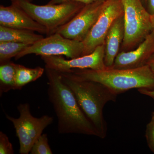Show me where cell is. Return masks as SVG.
Segmentation results:
<instances>
[{
  "instance_id": "cell-22",
  "label": "cell",
  "mask_w": 154,
  "mask_h": 154,
  "mask_svg": "<svg viewBox=\"0 0 154 154\" xmlns=\"http://www.w3.org/2000/svg\"><path fill=\"white\" fill-rule=\"evenodd\" d=\"M138 91L140 94L149 96L154 99V91H150V90L141 88V89H138Z\"/></svg>"
},
{
  "instance_id": "cell-18",
  "label": "cell",
  "mask_w": 154,
  "mask_h": 154,
  "mask_svg": "<svg viewBox=\"0 0 154 154\" xmlns=\"http://www.w3.org/2000/svg\"><path fill=\"white\" fill-rule=\"evenodd\" d=\"M30 154H52L53 152L48 144L46 134H43L34 142L31 150Z\"/></svg>"
},
{
  "instance_id": "cell-25",
  "label": "cell",
  "mask_w": 154,
  "mask_h": 154,
  "mask_svg": "<svg viewBox=\"0 0 154 154\" xmlns=\"http://www.w3.org/2000/svg\"><path fill=\"white\" fill-rule=\"evenodd\" d=\"M149 123L150 125L152 126L154 128V111L152 112L151 114V119L150 122Z\"/></svg>"
},
{
  "instance_id": "cell-3",
  "label": "cell",
  "mask_w": 154,
  "mask_h": 154,
  "mask_svg": "<svg viewBox=\"0 0 154 154\" xmlns=\"http://www.w3.org/2000/svg\"><path fill=\"white\" fill-rule=\"evenodd\" d=\"M64 73L81 79L101 83L118 95L133 89L154 91V73L147 65L133 69H73Z\"/></svg>"
},
{
  "instance_id": "cell-20",
  "label": "cell",
  "mask_w": 154,
  "mask_h": 154,
  "mask_svg": "<svg viewBox=\"0 0 154 154\" xmlns=\"http://www.w3.org/2000/svg\"><path fill=\"white\" fill-rule=\"evenodd\" d=\"M145 137L149 148L154 153V128L149 123L146 127Z\"/></svg>"
},
{
  "instance_id": "cell-17",
  "label": "cell",
  "mask_w": 154,
  "mask_h": 154,
  "mask_svg": "<svg viewBox=\"0 0 154 154\" xmlns=\"http://www.w3.org/2000/svg\"><path fill=\"white\" fill-rule=\"evenodd\" d=\"M30 45L13 42H0V63L8 61L12 57H16L19 53Z\"/></svg>"
},
{
  "instance_id": "cell-2",
  "label": "cell",
  "mask_w": 154,
  "mask_h": 154,
  "mask_svg": "<svg viewBox=\"0 0 154 154\" xmlns=\"http://www.w3.org/2000/svg\"><path fill=\"white\" fill-rule=\"evenodd\" d=\"M60 73L63 81L73 93L83 112L97 130L99 137L105 138L107 127L103 109L108 102H115L118 94L98 82L81 79L66 73Z\"/></svg>"
},
{
  "instance_id": "cell-11",
  "label": "cell",
  "mask_w": 154,
  "mask_h": 154,
  "mask_svg": "<svg viewBox=\"0 0 154 154\" xmlns=\"http://www.w3.org/2000/svg\"><path fill=\"white\" fill-rule=\"evenodd\" d=\"M154 53V29L134 49L119 53L112 68L127 69L143 66Z\"/></svg>"
},
{
  "instance_id": "cell-14",
  "label": "cell",
  "mask_w": 154,
  "mask_h": 154,
  "mask_svg": "<svg viewBox=\"0 0 154 154\" xmlns=\"http://www.w3.org/2000/svg\"><path fill=\"white\" fill-rule=\"evenodd\" d=\"M34 31L7 28L0 25V42L10 41L32 45L44 38Z\"/></svg>"
},
{
  "instance_id": "cell-6",
  "label": "cell",
  "mask_w": 154,
  "mask_h": 154,
  "mask_svg": "<svg viewBox=\"0 0 154 154\" xmlns=\"http://www.w3.org/2000/svg\"><path fill=\"white\" fill-rule=\"evenodd\" d=\"M17 109L20 113L19 118H14L7 114L6 117L14 125L19 140V153L28 154L34 142L54 119L48 115L39 118L34 117L30 113V105L28 103L19 104Z\"/></svg>"
},
{
  "instance_id": "cell-7",
  "label": "cell",
  "mask_w": 154,
  "mask_h": 154,
  "mask_svg": "<svg viewBox=\"0 0 154 154\" xmlns=\"http://www.w3.org/2000/svg\"><path fill=\"white\" fill-rule=\"evenodd\" d=\"M84 46L82 42L72 40L57 33L43 38L30 45L15 57L18 60L28 54L40 56H65L70 59L83 56Z\"/></svg>"
},
{
  "instance_id": "cell-19",
  "label": "cell",
  "mask_w": 154,
  "mask_h": 154,
  "mask_svg": "<svg viewBox=\"0 0 154 154\" xmlns=\"http://www.w3.org/2000/svg\"><path fill=\"white\" fill-rule=\"evenodd\" d=\"M13 145L8 136L2 131L0 132V154H14Z\"/></svg>"
},
{
  "instance_id": "cell-9",
  "label": "cell",
  "mask_w": 154,
  "mask_h": 154,
  "mask_svg": "<svg viewBox=\"0 0 154 154\" xmlns=\"http://www.w3.org/2000/svg\"><path fill=\"white\" fill-rule=\"evenodd\" d=\"M105 44L96 48L94 52L88 55L66 60L62 56H41L45 67L59 72H67L73 69H90L101 70L107 67L104 62Z\"/></svg>"
},
{
  "instance_id": "cell-10",
  "label": "cell",
  "mask_w": 154,
  "mask_h": 154,
  "mask_svg": "<svg viewBox=\"0 0 154 154\" xmlns=\"http://www.w3.org/2000/svg\"><path fill=\"white\" fill-rule=\"evenodd\" d=\"M104 2L85 5L73 18L59 28L56 33L69 39L82 42L99 18Z\"/></svg>"
},
{
  "instance_id": "cell-8",
  "label": "cell",
  "mask_w": 154,
  "mask_h": 154,
  "mask_svg": "<svg viewBox=\"0 0 154 154\" xmlns=\"http://www.w3.org/2000/svg\"><path fill=\"white\" fill-rule=\"evenodd\" d=\"M124 14L121 0H105L98 19L82 42L83 56L94 52L96 48L105 44L111 25L116 19Z\"/></svg>"
},
{
  "instance_id": "cell-27",
  "label": "cell",
  "mask_w": 154,
  "mask_h": 154,
  "mask_svg": "<svg viewBox=\"0 0 154 154\" xmlns=\"http://www.w3.org/2000/svg\"><path fill=\"white\" fill-rule=\"evenodd\" d=\"M147 1V0H142V1L144 3H146Z\"/></svg>"
},
{
  "instance_id": "cell-1",
  "label": "cell",
  "mask_w": 154,
  "mask_h": 154,
  "mask_svg": "<svg viewBox=\"0 0 154 154\" xmlns=\"http://www.w3.org/2000/svg\"><path fill=\"white\" fill-rule=\"evenodd\" d=\"M48 95L58 119L60 134H79L99 137V133L88 119L73 93L63 81L59 72L45 68Z\"/></svg>"
},
{
  "instance_id": "cell-16",
  "label": "cell",
  "mask_w": 154,
  "mask_h": 154,
  "mask_svg": "<svg viewBox=\"0 0 154 154\" xmlns=\"http://www.w3.org/2000/svg\"><path fill=\"white\" fill-rule=\"evenodd\" d=\"M16 90H21L24 86L38 79L44 73L45 69L41 67L29 68L16 64Z\"/></svg>"
},
{
  "instance_id": "cell-24",
  "label": "cell",
  "mask_w": 154,
  "mask_h": 154,
  "mask_svg": "<svg viewBox=\"0 0 154 154\" xmlns=\"http://www.w3.org/2000/svg\"><path fill=\"white\" fill-rule=\"evenodd\" d=\"M146 65H147L152 70V71L154 73V53L147 61Z\"/></svg>"
},
{
  "instance_id": "cell-26",
  "label": "cell",
  "mask_w": 154,
  "mask_h": 154,
  "mask_svg": "<svg viewBox=\"0 0 154 154\" xmlns=\"http://www.w3.org/2000/svg\"><path fill=\"white\" fill-rule=\"evenodd\" d=\"M151 22L153 28L154 29V15H151Z\"/></svg>"
},
{
  "instance_id": "cell-15",
  "label": "cell",
  "mask_w": 154,
  "mask_h": 154,
  "mask_svg": "<svg viewBox=\"0 0 154 154\" xmlns=\"http://www.w3.org/2000/svg\"><path fill=\"white\" fill-rule=\"evenodd\" d=\"M16 64L11 60L1 63L0 95L16 88Z\"/></svg>"
},
{
  "instance_id": "cell-5",
  "label": "cell",
  "mask_w": 154,
  "mask_h": 154,
  "mask_svg": "<svg viewBox=\"0 0 154 154\" xmlns=\"http://www.w3.org/2000/svg\"><path fill=\"white\" fill-rule=\"evenodd\" d=\"M124 9L122 51L134 49L154 30L151 15L142 0H121Z\"/></svg>"
},
{
  "instance_id": "cell-21",
  "label": "cell",
  "mask_w": 154,
  "mask_h": 154,
  "mask_svg": "<svg viewBox=\"0 0 154 154\" xmlns=\"http://www.w3.org/2000/svg\"><path fill=\"white\" fill-rule=\"evenodd\" d=\"M105 1V0H51L48 4L54 5V4H60V3L66 2H75L82 3L86 5L96 2H104Z\"/></svg>"
},
{
  "instance_id": "cell-4",
  "label": "cell",
  "mask_w": 154,
  "mask_h": 154,
  "mask_svg": "<svg viewBox=\"0 0 154 154\" xmlns=\"http://www.w3.org/2000/svg\"><path fill=\"white\" fill-rule=\"evenodd\" d=\"M11 1L12 4L19 7L32 19L44 26L47 30V36L55 33L85 6L82 3L75 2L38 5L29 0Z\"/></svg>"
},
{
  "instance_id": "cell-23",
  "label": "cell",
  "mask_w": 154,
  "mask_h": 154,
  "mask_svg": "<svg viewBox=\"0 0 154 154\" xmlns=\"http://www.w3.org/2000/svg\"><path fill=\"white\" fill-rule=\"evenodd\" d=\"M146 4L148 12L151 16L154 15V0H147Z\"/></svg>"
},
{
  "instance_id": "cell-28",
  "label": "cell",
  "mask_w": 154,
  "mask_h": 154,
  "mask_svg": "<svg viewBox=\"0 0 154 154\" xmlns=\"http://www.w3.org/2000/svg\"><path fill=\"white\" fill-rule=\"evenodd\" d=\"M29 1H30V2H32V0H29Z\"/></svg>"
},
{
  "instance_id": "cell-13",
  "label": "cell",
  "mask_w": 154,
  "mask_h": 154,
  "mask_svg": "<svg viewBox=\"0 0 154 154\" xmlns=\"http://www.w3.org/2000/svg\"><path fill=\"white\" fill-rule=\"evenodd\" d=\"M124 36V17L122 15L114 21L106 36L104 62L107 67H113Z\"/></svg>"
},
{
  "instance_id": "cell-12",
  "label": "cell",
  "mask_w": 154,
  "mask_h": 154,
  "mask_svg": "<svg viewBox=\"0 0 154 154\" xmlns=\"http://www.w3.org/2000/svg\"><path fill=\"white\" fill-rule=\"evenodd\" d=\"M0 25L7 28L22 29L47 34L46 28L32 19L25 11L12 4L0 6Z\"/></svg>"
}]
</instances>
